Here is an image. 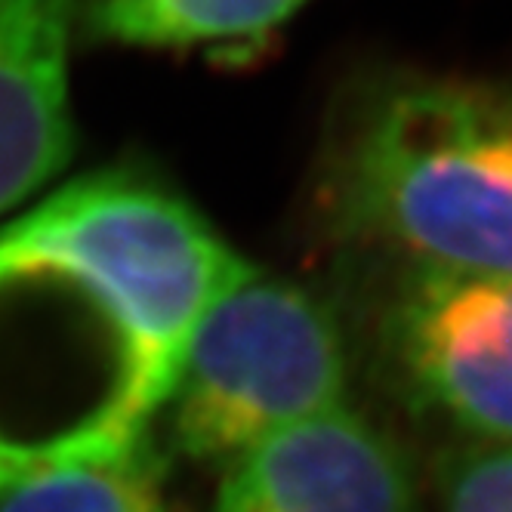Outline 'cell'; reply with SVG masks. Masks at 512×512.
<instances>
[{"instance_id":"obj_1","label":"cell","mask_w":512,"mask_h":512,"mask_svg":"<svg viewBox=\"0 0 512 512\" xmlns=\"http://www.w3.org/2000/svg\"><path fill=\"white\" fill-rule=\"evenodd\" d=\"M306 204L334 244L512 275V102L429 71L355 75L327 105Z\"/></svg>"},{"instance_id":"obj_2","label":"cell","mask_w":512,"mask_h":512,"mask_svg":"<svg viewBox=\"0 0 512 512\" xmlns=\"http://www.w3.org/2000/svg\"><path fill=\"white\" fill-rule=\"evenodd\" d=\"M176 374L112 284L0 229V494L142 445Z\"/></svg>"},{"instance_id":"obj_3","label":"cell","mask_w":512,"mask_h":512,"mask_svg":"<svg viewBox=\"0 0 512 512\" xmlns=\"http://www.w3.org/2000/svg\"><path fill=\"white\" fill-rule=\"evenodd\" d=\"M349 405V340L309 287L253 269L201 318L167 398L170 438L229 466L272 435Z\"/></svg>"},{"instance_id":"obj_4","label":"cell","mask_w":512,"mask_h":512,"mask_svg":"<svg viewBox=\"0 0 512 512\" xmlns=\"http://www.w3.org/2000/svg\"><path fill=\"white\" fill-rule=\"evenodd\" d=\"M7 226L112 284L179 364L213 303L256 269L170 182L133 164L65 182Z\"/></svg>"},{"instance_id":"obj_5","label":"cell","mask_w":512,"mask_h":512,"mask_svg":"<svg viewBox=\"0 0 512 512\" xmlns=\"http://www.w3.org/2000/svg\"><path fill=\"white\" fill-rule=\"evenodd\" d=\"M374 352L408 411L457 442L512 445V275L395 263Z\"/></svg>"},{"instance_id":"obj_6","label":"cell","mask_w":512,"mask_h":512,"mask_svg":"<svg viewBox=\"0 0 512 512\" xmlns=\"http://www.w3.org/2000/svg\"><path fill=\"white\" fill-rule=\"evenodd\" d=\"M213 512H420L411 457L352 401L223 469Z\"/></svg>"},{"instance_id":"obj_7","label":"cell","mask_w":512,"mask_h":512,"mask_svg":"<svg viewBox=\"0 0 512 512\" xmlns=\"http://www.w3.org/2000/svg\"><path fill=\"white\" fill-rule=\"evenodd\" d=\"M93 0H0V216L75 152V56Z\"/></svg>"},{"instance_id":"obj_8","label":"cell","mask_w":512,"mask_h":512,"mask_svg":"<svg viewBox=\"0 0 512 512\" xmlns=\"http://www.w3.org/2000/svg\"><path fill=\"white\" fill-rule=\"evenodd\" d=\"M312 0H93L81 47L133 53H250Z\"/></svg>"},{"instance_id":"obj_9","label":"cell","mask_w":512,"mask_h":512,"mask_svg":"<svg viewBox=\"0 0 512 512\" xmlns=\"http://www.w3.org/2000/svg\"><path fill=\"white\" fill-rule=\"evenodd\" d=\"M0 512H186L164 482V472L149 448L142 445L56 469L0 494Z\"/></svg>"},{"instance_id":"obj_10","label":"cell","mask_w":512,"mask_h":512,"mask_svg":"<svg viewBox=\"0 0 512 512\" xmlns=\"http://www.w3.org/2000/svg\"><path fill=\"white\" fill-rule=\"evenodd\" d=\"M442 512H512V445L454 442L435 460Z\"/></svg>"}]
</instances>
